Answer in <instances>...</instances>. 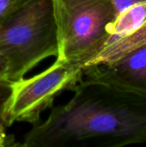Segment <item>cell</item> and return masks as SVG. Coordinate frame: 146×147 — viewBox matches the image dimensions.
I'll use <instances>...</instances> for the list:
<instances>
[{
  "instance_id": "cell-2",
  "label": "cell",
  "mask_w": 146,
  "mask_h": 147,
  "mask_svg": "<svg viewBox=\"0 0 146 147\" xmlns=\"http://www.w3.org/2000/svg\"><path fill=\"white\" fill-rule=\"evenodd\" d=\"M0 54L6 62V78L12 82L44 59L58 57L52 0H25L0 24Z\"/></svg>"
},
{
  "instance_id": "cell-6",
  "label": "cell",
  "mask_w": 146,
  "mask_h": 147,
  "mask_svg": "<svg viewBox=\"0 0 146 147\" xmlns=\"http://www.w3.org/2000/svg\"><path fill=\"white\" fill-rule=\"evenodd\" d=\"M145 45L146 21L133 33L119 37L106 44L84 67L115 61Z\"/></svg>"
},
{
  "instance_id": "cell-3",
  "label": "cell",
  "mask_w": 146,
  "mask_h": 147,
  "mask_svg": "<svg viewBox=\"0 0 146 147\" xmlns=\"http://www.w3.org/2000/svg\"><path fill=\"white\" fill-rule=\"evenodd\" d=\"M57 58L83 68L107 44L108 25L117 16L112 0H52Z\"/></svg>"
},
{
  "instance_id": "cell-1",
  "label": "cell",
  "mask_w": 146,
  "mask_h": 147,
  "mask_svg": "<svg viewBox=\"0 0 146 147\" xmlns=\"http://www.w3.org/2000/svg\"><path fill=\"white\" fill-rule=\"evenodd\" d=\"M71 91L67 102L52 107L45 121L33 125L19 146L146 143V97L83 79Z\"/></svg>"
},
{
  "instance_id": "cell-10",
  "label": "cell",
  "mask_w": 146,
  "mask_h": 147,
  "mask_svg": "<svg viewBox=\"0 0 146 147\" xmlns=\"http://www.w3.org/2000/svg\"><path fill=\"white\" fill-rule=\"evenodd\" d=\"M7 127L0 121V147L19 146L18 143H15V140L11 135H7L5 129Z\"/></svg>"
},
{
  "instance_id": "cell-5",
  "label": "cell",
  "mask_w": 146,
  "mask_h": 147,
  "mask_svg": "<svg viewBox=\"0 0 146 147\" xmlns=\"http://www.w3.org/2000/svg\"><path fill=\"white\" fill-rule=\"evenodd\" d=\"M82 79L146 97V45L115 61L83 68Z\"/></svg>"
},
{
  "instance_id": "cell-7",
  "label": "cell",
  "mask_w": 146,
  "mask_h": 147,
  "mask_svg": "<svg viewBox=\"0 0 146 147\" xmlns=\"http://www.w3.org/2000/svg\"><path fill=\"white\" fill-rule=\"evenodd\" d=\"M146 21V1L137 3L119 13L107 27L109 39L107 44L119 37L129 34Z\"/></svg>"
},
{
  "instance_id": "cell-8",
  "label": "cell",
  "mask_w": 146,
  "mask_h": 147,
  "mask_svg": "<svg viewBox=\"0 0 146 147\" xmlns=\"http://www.w3.org/2000/svg\"><path fill=\"white\" fill-rule=\"evenodd\" d=\"M25 0H0V24L10 16Z\"/></svg>"
},
{
  "instance_id": "cell-4",
  "label": "cell",
  "mask_w": 146,
  "mask_h": 147,
  "mask_svg": "<svg viewBox=\"0 0 146 147\" xmlns=\"http://www.w3.org/2000/svg\"><path fill=\"white\" fill-rule=\"evenodd\" d=\"M82 78V67L56 58L43 71L12 82L3 115L4 126L39 123L42 113L53 107L55 99L65 90L71 91Z\"/></svg>"
},
{
  "instance_id": "cell-11",
  "label": "cell",
  "mask_w": 146,
  "mask_h": 147,
  "mask_svg": "<svg viewBox=\"0 0 146 147\" xmlns=\"http://www.w3.org/2000/svg\"><path fill=\"white\" fill-rule=\"evenodd\" d=\"M6 74H7L6 62L3 58V56L0 54V78H7Z\"/></svg>"
},
{
  "instance_id": "cell-9",
  "label": "cell",
  "mask_w": 146,
  "mask_h": 147,
  "mask_svg": "<svg viewBox=\"0 0 146 147\" xmlns=\"http://www.w3.org/2000/svg\"><path fill=\"white\" fill-rule=\"evenodd\" d=\"M12 81L7 78H0V121L3 122V115L8 98L10 95Z\"/></svg>"
}]
</instances>
